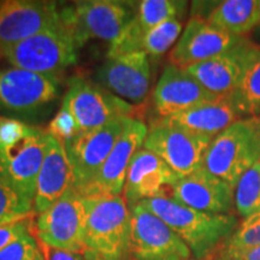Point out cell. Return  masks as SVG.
I'll return each mask as SVG.
<instances>
[{
	"mask_svg": "<svg viewBox=\"0 0 260 260\" xmlns=\"http://www.w3.org/2000/svg\"><path fill=\"white\" fill-rule=\"evenodd\" d=\"M142 203L181 237L197 260L213 255L239 225V219L234 214L198 211L169 197Z\"/></svg>",
	"mask_w": 260,
	"mask_h": 260,
	"instance_id": "6da1fadb",
	"label": "cell"
},
{
	"mask_svg": "<svg viewBox=\"0 0 260 260\" xmlns=\"http://www.w3.org/2000/svg\"><path fill=\"white\" fill-rule=\"evenodd\" d=\"M47 139L46 130L0 116V175L32 203Z\"/></svg>",
	"mask_w": 260,
	"mask_h": 260,
	"instance_id": "7a4b0ae2",
	"label": "cell"
},
{
	"mask_svg": "<svg viewBox=\"0 0 260 260\" xmlns=\"http://www.w3.org/2000/svg\"><path fill=\"white\" fill-rule=\"evenodd\" d=\"M86 260H129L132 211L124 197L86 198Z\"/></svg>",
	"mask_w": 260,
	"mask_h": 260,
	"instance_id": "3957f363",
	"label": "cell"
},
{
	"mask_svg": "<svg viewBox=\"0 0 260 260\" xmlns=\"http://www.w3.org/2000/svg\"><path fill=\"white\" fill-rule=\"evenodd\" d=\"M259 160L260 117H247L213 138L203 167L235 188L243 174Z\"/></svg>",
	"mask_w": 260,
	"mask_h": 260,
	"instance_id": "277c9868",
	"label": "cell"
},
{
	"mask_svg": "<svg viewBox=\"0 0 260 260\" xmlns=\"http://www.w3.org/2000/svg\"><path fill=\"white\" fill-rule=\"evenodd\" d=\"M60 94L61 83L56 75L14 67L0 69V116L28 123L48 112Z\"/></svg>",
	"mask_w": 260,
	"mask_h": 260,
	"instance_id": "5b68a950",
	"label": "cell"
},
{
	"mask_svg": "<svg viewBox=\"0 0 260 260\" xmlns=\"http://www.w3.org/2000/svg\"><path fill=\"white\" fill-rule=\"evenodd\" d=\"M73 35L61 22L2 51L3 58L14 68L37 74L57 75L77 61Z\"/></svg>",
	"mask_w": 260,
	"mask_h": 260,
	"instance_id": "8992f818",
	"label": "cell"
},
{
	"mask_svg": "<svg viewBox=\"0 0 260 260\" xmlns=\"http://www.w3.org/2000/svg\"><path fill=\"white\" fill-rule=\"evenodd\" d=\"M135 3L119 0H84L60 9L61 22L77 47L92 39L113 41L135 15Z\"/></svg>",
	"mask_w": 260,
	"mask_h": 260,
	"instance_id": "52a82bcc",
	"label": "cell"
},
{
	"mask_svg": "<svg viewBox=\"0 0 260 260\" xmlns=\"http://www.w3.org/2000/svg\"><path fill=\"white\" fill-rule=\"evenodd\" d=\"M87 200L71 187L59 200L38 214L34 224L39 242L61 251L82 253Z\"/></svg>",
	"mask_w": 260,
	"mask_h": 260,
	"instance_id": "ba28073f",
	"label": "cell"
},
{
	"mask_svg": "<svg viewBox=\"0 0 260 260\" xmlns=\"http://www.w3.org/2000/svg\"><path fill=\"white\" fill-rule=\"evenodd\" d=\"M63 102L73 113L80 133L98 129L122 117H132L135 109L132 104L81 76L69 80Z\"/></svg>",
	"mask_w": 260,
	"mask_h": 260,
	"instance_id": "9c48e42d",
	"label": "cell"
},
{
	"mask_svg": "<svg viewBox=\"0 0 260 260\" xmlns=\"http://www.w3.org/2000/svg\"><path fill=\"white\" fill-rule=\"evenodd\" d=\"M130 211L129 260H190L191 252L186 243L142 201Z\"/></svg>",
	"mask_w": 260,
	"mask_h": 260,
	"instance_id": "30bf717a",
	"label": "cell"
},
{
	"mask_svg": "<svg viewBox=\"0 0 260 260\" xmlns=\"http://www.w3.org/2000/svg\"><path fill=\"white\" fill-rule=\"evenodd\" d=\"M128 117L89 132H81L64 142L74 175L73 187L82 195L96 177L103 164L125 128Z\"/></svg>",
	"mask_w": 260,
	"mask_h": 260,
	"instance_id": "8fae6325",
	"label": "cell"
},
{
	"mask_svg": "<svg viewBox=\"0 0 260 260\" xmlns=\"http://www.w3.org/2000/svg\"><path fill=\"white\" fill-rule=\"evenodd\" d=\"M212 140L159 119L149 126L144 148L162 159L178 176L184 177L203 168Z\"/></svg>",
	"mask_w": 260,
	"mask_h": 260,
	"instance_id": "7c38bea8",
	"label": "cell"
},
{
	"mask_svg": "<svg viewBox=\"0 0 260 260\" xmlns=\"http://www.w3.org/2000/svg\"><path fill=\"white\" fill-rule=\"evenodd\" d=\"M148 128L141 119L128 117L125 128L96 177L83 191L84 198L118 197L124 189L126 172L136 152L144 147Z\"/></svg>",
	"mask_w": 260,
	"mask_h": 260,
	"instance_id": "4fadbf2b",
	"label": "cell"
},
{
	"mask_svg": "<svg viewBox=\"0 0 260 260\" xmlns=\"http://www.w3.org/2000/svg\"><path fill=\"white\" fill-rule=\"evenodd\" d=\"M60 23L57 3L6 0L0 9V51Z\"/></svg>",
	"mask_w": 260,
	"mask_h": 260,
	"instance_id": "5bb4252c",
	"label": "cell"
},
{
	"mask_svg": "<svg viewBox=\"0 0 260 260\" xmlns=\"http://www.w3.org/2000/svg\"><path fill=\"white\" fill-rule=\"evenodd\" d=\"M245 40L246 38L214 27L206 19L191 16L177 44L172 48L169 59L170 64L187 69L232 50Z\"/></svg>",
	"mask_w": 260,
	"mask_h": 260,
	"instance_id": "9a60e30c",
	"label": "cell"
},
{
	"mask_svg": "<svg viewBox=\"0 0 260 260\" xmlns=\"http://www.w3.org/2000/svg\"><path fill=\"white\" fill-rule=\"evenodd\" d=\"M95 79L103 88L123 100L141 104L151 87V61L144 52H133L107 58L99 68Z\"/></svg>",
	"mask_w": 260,
	"mask_h": 260,
	"instance_id": "2e32d148",
	"label": "cell"
},
{
	"mask_svg": "<svg viewBox=\"0 0 260 260\" xmlns=\"http://www.w3.org/2000/svg\"><path fill=\"white\" fill-rule=\"evenodd\" d=\"M180 178L158 155L141 148L130 161L123 189L129 209L144 200L168 197L167 190H172Z\"/></svg>",
	"mask_w": 260,
	"mask_h": 260,
	"instance_id": "e0dca14e",
	"label": "cell"
},
{
	"mask_svg": "<svg viewBox=\"0 0 260 260\" xmlns=\"http://www.w3.org/2000/svg\"><path fill=\"white\" fill-rule=\"evenodd\" d=\"M171 195L177 203L204 212L230 214L235 207V188L204 167L181 177Z\"/></svg>",
	"mask_w": 260,
	"mask_h": 260,
	"instance_id": "ac0fdd59",
	"label": "cell"
},
{
	"mask_svg": "<svg viewBox=\"0 0 260 260\" xmlns=\"http://www.w3.org/2000/svg\"><path fill=\"white\" fill-rule=\"evenodd\" d=\"M218 96L201 86L186 69L169 64L154 88L153 105L155 113L160 118H167Z\"/></svg>",
	"mask_w": 260,
	"mask_h": 260,
	"instance_id": "d6986e66",
	"label": "cell"
},
{
	"mask_svg": "<svg viewBox=\"0 0 260 260\" xmlns=\"http://www.w3.org/2000/svg\"><path fill=\"white\" fill-rule=\"evenodd\" d=\"M254 46L246 39L232 50L191 65L186 70L211 93L219 96L228 95L241 83Z\"/></svg>",
	"mask_w": 260,
	"mask_h": 260,
	"instance_id": "ffe728a7",
	"label": "cell"
},
{
	"mask_svg": "<svg viewBox=\"0 0 260 260\" xmlns=\"http://www.w3.org/2000/svg\"><path fill=\"white\" fill-rule=\"evenodd\" d=\"M187 2L177 0H142L136 5L135 15L107 51V58L140 52V42L147 31L169 19L183 17Z\"/></svg>",
	"mask_w": 260,
	"mask_h": 260,
	"instance_id": "44dd1931",
	"label": "cell"
},
{
	"mask_svg": "<svg viewBox=\"0 0 260 260\" xmlns=\"http://www.w3.org/2000/svg\"><path fill=\"white\" fill-rule=\"evenodd\" d=\"M74 184L71 164L59 140L48 134L47 149L37 181L34 212L41 213L60 199Z\"/></svg>",
	"mask_w": 260,
	"mask_h": 260,
	"instance_id": "7402d4cb",
	"label": "cell"
},
{
	"mask_svg": "<svg viewBox=\"0 0 260 260\" xmlns=\"http://www.w3.org/2000/svg\"><path fill=\"white\" fill-rule=\"evenodd\" d=\"M242 118L232 94H228L212 102L191 107L187 111L159 119L195 134L216 138L228 126Z\"/></svg>",
	"mask_w": 260,
	"mask_h": 260,
	"instance_id": "603a6c76",
	"label": "cell"
},
{
	"mask_svg": "<svg viewBox=\"0 0 260 260\" xmlns=\"http://www.w3.org/2000/svg\"><path fill=\"white\" fill-rule=\"evenodd\" d=\"M201 18L224 31L243 37L260 24V0H225L217 3Z\"/></svg>",
	"mask_w": 260,
	"mask_h": 260,
	"instance_id": "cb8c5ba5",
	"label": "cell"
},
{
	"mask_svg": "<svg viewBox=\"0 0 260 260\" xmlns=\"http://www.w3.org/2000/svg\"><path fill=\"white\" fill-rule=\"evenodd\" d=\"M232 94L243 118L260 117V46H254L241 83Z\"/></svg>",
	"mask_w": 260,
	"mask_h": 260,
	"instance_id": "d4e9b609",
	"label": "cell"
},
{
	"mask_svg": "<svg viewBox=\"0 0 260 260\" xmlns=\"http://www.w3.org/2000/svg\"><path fill=\"white\" fill-rule=\"evenodd\" d=\"M34 203L0 175V225L34 216Z\"/></svg>",
	"mask_w": 260,
	"mask_h": 260,
	"instance_id": "484cf974",
	"label": "cell"
},
{
	"mask_svg": "<svg viewBox=\"0 0 260 260\" xmlns=\"http://www.w3.org/2000/svg\"><path fill=\"white\" fill-rule=\"evenodd\" d=\"M235 209L245 218L260 211V160L237 182Z\"/></svg>",
	"mask_w": 260,
	"mask_h": 260,
	"instance_id": "4316f807",
	"label": "cell"
},
{
	"mask_svg": "<svg viewBox=\"0 0 260 260\" xmlns=\"http://www.w3.org/2000/svg\"><path fill=\"white\" fill-rule=\"evenodd\" d=\"M182 27L181 19L174 18L151 29L140 42V52L153 58L162 56L180 38Z\"/></svg>",
	"mask_w": 260,
	"mask_h": 260,
	"instance_id": "83f0119b",
	"label": "cell"
},
{
	"mask_svg": "<svg viewBox=\"0 0 260 260\" xmlns=\"http://www.w3.org/2000/svg\"><path fill=\"white\" fill-rule=\"evenodd\" d=\"M220 247L245 249L260 247V211L246 217Z\"/></svg>",
	"mask_w": 260,
	"mask_h": 260,
	"instance_id": "f1b7e54d",
	"label": "cell"
},
{
	"mask_svg": "<svg viewBox=\"0 0 260 260\" xmlns=\"http://www.w3.org/2000/svg\"><path fill=\"white\" fill-rule=\"evenodd\" d=\"M0 260H46L34 233L27 234L0 252Z\"/></svg>",
	"mask_w": 260,
	"mask_h": 260,
	"instance_id": "f546056e",
	"label": "cell"
},
{
	"mask_svg": "<svg viewBox=\"0 0 260 260\" xmlns=\"http://www.w3.org/2000/svg\"><path fill=\"white\" fill-rule=\"evenodd\" d=\"M46 132L53 138L59 140L63 145L65 141L74 138L75 135L80 133L73 113L70 112L69 107L64 102H61L59 110L57 111L56 116L53 117V119L50 122Z\"/></svg>",
	"mask_w": 260,
	"mask_h": 260,
	"instance_id": "4dcf8cb0",
	"label": "cell"
},
{
	"mask_svg": "<svg viewBox=\"0 0 260 260\" xmlns=\"http://www.w3.org/2000/svg\"><path fill=\"white\" fill-rule=\"evenodd\" d=\"M30 233H34V223L31 218L0 225V252Z\"/></svg>",
	"mask_w": 260,
	"mask_h": 260,
	"instance_id": "1f68e13d",
	"label": "cell"
},
{
	"mask_svg": "<svg viewBox=\"0 0 260 260\" xmlns=\"http://www.w3.org/2000/svg\"><path fill=\"white\" fill-rule=\"evenodd\" d=\"M213 255L214 260H260V247L245 249L219 247Z\"/></svg>",
	"mask_w": 260,
	"mask_h": 260,
	"instance_id": "d6a6232c",
	"label": "cell"
},
{
	"mask_svg": "<svg viewBox=\"0 0 260 260\" xmlns=\"http://www.w3.org/2000/svg\"><path fill=\"white\" fill-rule=\"evenodd\" d=\"M39 243H40L42 253H44L45 259L46 260H86V258H84V255L82 254V253H73V252L61 251V249L53 248V247L44 245V243H41V242H39Z\"/></svg>",
	"mask_w": 260,
	"mask_h": 260,
	"instance_id": "836d02e7",
	"label": "cell"
},
{
	"mask_svg": "<svg viewBox=\"0 0 260 260\" xmlns=\"http://www.w3.org/2000/svg\"><path fill=\"white\" fill-rule=\"evenodd\" d=\"M3 5H4V2H2V0H0V9L3 8Z\"/></svg>",
	"mask_w": 260,
	"mask_h": 260,
	"instance_id": "e575fe53",
	"label": "cell"
},
{
	"mask_svg": "<svg viewBox=\"0 0 260 260\" xmlns=\"http://www.w3.org/2000/svg\"><path fill=\"white\" fill-rule=\"evenodd\" d=\"M3 58V53H2V51H0V59H2Z\"/></svg>",
	"mask_w": 260,
	"mask_h": 260,
	"instance_id": "d590c367",
	"label": "cell"
}]
</instances>
